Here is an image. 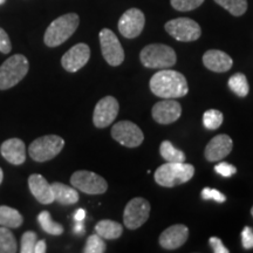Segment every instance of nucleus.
Listing matches in <instances>:
<instances>
[{
    "mask_svg": "<svg viewBox=\"0 0 253 253\" xmlns=\"http://www.w3.org/2000/svg\"><path fill=\"white\" fill-rule=\"evenodd\" d=\"M164 28L172 38L183 42L196 41L202 36L201 26L190 18L172 19L168 21Z\"/></svg>",
    "mask_w": 253,
    "mask_h": 253,
    "instance_id": "6e6552de",
    "label": "nucleus"
},
{
    "mask_svg": "<svg viewBox=\"0 0 253 253\" xmlns=\"http://www.w3.org/2000/svg\"><path fill=\"white\" fill-rule=\"evenodd\" d=\"M209 243H210L211 248L213 249L214 253H229V250L223 245L221 240L219 238H217V237H211Z\"/></svg>",
    "mask_w": 253,
    "mask_h": 253,
    "instance_id": "e433bc0d",
    "label": "nucleus"
},
{
    "mask_svg": "<svg viewBox=\"0 0 253 253\" xmlns=\"http://www.w3.org/2000/svg\"><path fill=\"white\" fill-rule=\"evenodd\" d=\"M112 136L116 142L128 148H136L143 143L144 135L140 126L130 121H120L112 128Z\"/></svg>",
    "mask_w": 253,
    "mask_h": 253,
    "instance_id": "9b49d317",
    "label": "nucleus"
},
{
    "mask_svg": "<svg viewBox=\"0 0 253 253\" xmlns=\"http://www.w3.org/2000/svg\"><path fill=\"white\" fill-rule=\"evenodd\" d=\"M203 63L209 71L224 73L232 68L233 60L225 52L218 49H210L204 53Z\"/></svg>",
    "mask_w": 253,
    "mask_h": 253,
    "instance_id": "aec40b11",
    "label": "nucleus"
},
{
    "mask_svg": "<svg viewBox=\"0 0 253 253\" xmlns=\"http://www.w3.org/2000/svg\"><path fill=\"white\" fill-rule=\"evenodd\" d=\"M202 198L205 199V201L213 199V201L218 202V203H224V202L226 201L225 195H223L220 191H218L216 189L210 188H204L202 190Z\"/></svg>",
    "mask_w": 253,
    "mask_h": 253,
    "instance_id": "473e14b6",
    "label": "nucleus"
},
{
    "mask_svg": "<svg viewBox=\"0 0 253 253\" xmlns=\"http://www.w3.org/2000/svg\"><path fill=\"white\" fill-rule=\"evenodd\" d=\"M153 119L160 125H171L181 118L182 107L177 101L167 99L155 103L151 110Z\"/></svg>",
    "mask_w": 253,
    "mask_h": 253,
    "instance_id": "4468645a",
    "label": "nucleus"
},
{
    "mask_svg": "<svg viewBox=\"0 0 253 253\" xmlns=\"http://www.w3.org/2000/svg\"><path fill=\"white\" fill-rule=\"evenodd\" d=\"M99 37L101 52H102L104 60L114 67L121 65L125 61V50H123L121 42L115 36V33L109 28H103L100 32Z\"/></svg>",
    "mask_w": 253,
    "mask_h": 253,
    "instance_id": "9d476101",
    "label": "nucleus"
},
{
    "mask_svg": "<svg viewBox=\"0 0 253 253\" xmlns=\"http://www.w3.org/2000/svg\"><path fill=\"white\" fill-rule=\"evenodd\" d=\"M0 153L7 162L14 166H20L26 161V147L19 138H9L0 147Z\"/></svg>",
    "mask_w": 253,
    "mask_h": 253,
    "instance_id": "6ab92c4d",
    "label": "nucleus"
},
{
    "mask_svg": "<svg viewBox=\"0 0 253 253\" xmlns=\"http://www.w3.org/2000/svg\"><path fill=\"white\" fill-rule=\"evenodd\" d=\"M37 242H38V237L36 232H32V231H27V232H25L23 237H21L20 252L33 253Z\"/></svg>",
    "mask_w": 253,
    "mask_h": 253,
    "instance_id": "7c9ffc66",
    "label": "nucleus"
},
{
    "mask_svg": "<svg viewBox=\"0 0 253 253\" xmlns=\"http://www.w3.org/2000/svg\"><path fill=\"white\" fill-rule=\"evenodd\" d=\"M107 246L106 243L102 237H100L99 235H93L89 236V238L87 239L86 243V248H84V252L86 253H103L106 252Z\"/></svg>",
    "mask_w": 253,
    "mask_h": 253,
    "instance_id": "c756f323",
    "label": "nucleus"
},
{
    "mask_svg": "<svg viewBox=\"0 0 253 253\" xmlns=\"http://www.w3.org/2000/svg\"><path fill=\"white\" fill-rule=\"evenodd\" d=\"M5 1H6V0H0V5H2V4H4Z\"/></svg>",
    "mask_w": 253,
    "mask_h": 253,
    "instance_id": "79ce46f5",
    "label": "nucleus"
},
{
    "mask_svg": "<svg viewBox=\"0 0 253 253\" xmlns=\"http://www.w3.org/2000/svg\"><path fill=\"white\" fill-rule=\"evenodd\" d=\"M214 170L223 177H231L237 172V168L235 166H232V164L226 162L218 163L217 166L214 167Z\"/></svg>",
    "mask_w": 253,
    "mask_h": 253,
    "instance_id": "72a5a7b5",
    "label": "nucleus"
},
{
    "mask_svg": "<svg viewBox=\"0 0 253 253\" xmlns=\"http://www.w3.org/2000/svg\"><path fill=\"white\" fill-rule=\"evenodd\" d=\"M90 48L86 43H78L73 46L61 59L62 67L68 72H78L89 61Z\"/></svg>",
    "mask_w": 253,
    "mask_h": 253,
    "instance_id": "2eb2a0df",
    "label": "nucleus"
},
{
    "mask_svg": "<svg viewBox=\"0 0 253 253\" xmlns=\"http://www.w3.org/2000/svg\"><path fill=\"white\" fill-rule=\"evenodd\" d=\"M95 231L103 239H118L122 236L123 226L118 221L110 219L100 220L95 226Z\"/></svg>",
    "mask_w": 253,
    "mask_h": 253,
    "instance_id": "4be33fe9",
    "label": "nucleus"
},
{
    "mask_svg": "<svg viewBox=\"0 0 253 253\" xmlns=\"http://www.w3.org/2000/svg\"><path fill=\"white\" fill-rule=\"evenodd\" d=\"M11 49L12 45L7 33L0 27V52L4 53V54H7V53L11 52Z\"/></svg>",
    "mask_w": 253,
    "mask_h": 253,
    "instance_id": "c9c22d12",
    "label": "nucleus"
},
{
    "mask_svg": "<svg viewBox=\"0 0 253 253\" xmlns=\"http://www.w3.org/2000/svg\"><path fill=\"white\" fill-rule=\"evenodd\" d=\"M150 214V204L147 199L137 197L132 198L125 209L123 221L129 230H136L141 227L148 220Z\"/></svg>",
    "mask_w": 253,
    "mask_h": 253,
    "instance_id": "1a4fd4ad",
    "label": "nucleus"
},
{
    "mask_svg": "<svg viewBox=\"0 0 253 253\" xmlns=\"http://www.w3.org/2000/svg\"><path fill=\"white\" fill-rule=\"evenodd\" d=\"M84 218H86V211H84V209H79V210H77V212L74 214L75 221H84Z\"/></svg>",
    "mask_w": 253,
    "mask_h": 253,
    "instance_id": "58836bf2",
    "label": "nucleus"
},
{
    "mask_svg": "<svg viewBox=\"0 0 253 253\" xmlns=\"http://www.w3.org/2000/svg\"><path fill=\"white\" fill-rule=\"evenodd\" d=\"M84 231V223H82V221H77V224H75V227H74V232L78 233V235H82Z\"/></svg>",
    "mask_w": 253,
    "mask_h": 253,
    "instance_id": "ea45409f",
    "label": "nucleus"
},
{
    "mask_svg": "<svg viewBox=\"0 0 253 253\" xmlns=\"http://www.w3.org/2000/svg\"><path fill=\"white\" fill-rule=\"evenodd\" d=\"M171 6L177 11L188 12L199 7L204 2V0H170Z\"/></svg>",
    "mask_w": 253,
    "mask_h": 253,
    "instance_id": "2f4dec72",
    "label": "nucleus"
},
{
    "mask_svg": "<svg viewBox=\"0 0 253 253\" xmlns=\"http://www.w3.org/2000/svg\"><path fill=\"white\" fill-rule=\"evenodd\" d=\"M195 175V168L185 162H168L155 171V181L164 188L184 184Z\"/></svg>",
    "mask_w": 253,
    "mask_h": 253,
    "instance_id": "f03ea898",
    "label": "nucleus"
},
{
    "mask_svg": "<svg viewBox=\"0 0 253 253\" xmlns=\"http://www.w3.org/2000/svg\"><path fill=\"white\" fill-rule=\"evenodd\" d=\"M233 148V142L230 136L220 134L209 142L205 148V158L209 162H218L225 158Z\"/></svg>",
    "mask_w": 253,
    "mask_h": 253,
    "instance_id": "dca6fc26",
    "label": "nucleus"
},
{
    "mask_svg": "<svg viewBox=\"0 0 253 253\" xmlns=\"http://www.w3.org/2000/svg\"><path fill=\"white\" fill-rule=\"evenodd\" d=\"M46 242L45 240H38L36 248H34V252L36 253H45L46 252Z\"/></svg>",
    "mask_w": 253,
    "mask_h": 253,
    "instance_id": "4c0bfd02",
    "label": "nucleus"
},
{
    "mask_svg": "<svg viewBox=\"0 0 253 253\" xmlns=\"http://www.w3.org/2000/svg\"><path fill=\"white\" fill-rule=\"evenodd\" d=\"M30 63L26 56L12 55L0 66V89H9L26 77Z\"/></svg>",
    "mask_w": 253,
    "mask_h": 253,
    "instance_id": "39448f33",
    "label": "nucleus"
},
{
    "mask_svg": "<svg viewBox=\"0 0 253 253\" xmlns=\"http://www.w3.org/2000/svg\"><path fill=\"white\" fill-rule=\"evenodd\" d=\"M71 183L75 189L87 195H101L108 189V183L103 177L87 170L75 171L71 177Z\"/></svg>",
    "mask_w": 253,
    "mask_h": 253,
    "instance_id": "0eeeda50",
    "label": "nucleus"
},
{
    "mask_svg": "<svg viewBox=\"0 0 253 253\" xmlns=\"http://www.w3.org/2000/svg\"><path fill=\"white\" fill-rule=\"evenodd\" d=\"M65 141L58 135L41 136L33 141L28 148V154L36 162H47L53 160L63 149Z\"/></svg>",
    "mask_w": 253,
    "mask_h": 253,
    "instance_id": "423d86ee",
    "label": "nucleus"
},
{
    "mask_svg": "<svg viewBox=\"0 0 253 253\" xmlns=\"http://www.w3.org/2000/svg\"><path fill=\"white\" fill-rule=\"evenodd\" d=\"M28 186L32 195L41 204H52L54 202V195H53L52 184L46 181L43 176L39 173H33L28 178Z\"/></svg>",
    "mask_w": 253,
    "mask_h": 253,
    "instance_id": "a211bd4d",
    "label": "nucleus"
},
{
    "mask_svg": "<svg viewBox=\"0 0 253 253\" xmlns=\"http://www.w3.org/2000/svg\"><path fill=\"white\" fill-rule=\"evenodd\" d=\"M80 24V18L75 13L63 14L47 27L45 32L43 41L48 47H56L62 45L66 40H68L75 31L78 30Z\"/></svg>",
    "mask_w": 253,
    "mask_h": 253,
    "instance_id": "7ed1b4c3",
    "label": "nucleus"
},
{
    "mask_svg": "<svg viewBox=\"0 0 253 253\" xmlns=\"http://www.w3.org/2000/svg\"><path fill=\"white\" fill-rule=\"evenodd\" d=\"M242 244L246 250L253 249V230L250 226H245L242 232Z\"/></svg>",
    "mask_w": 253,
    "mask_h": 253,
    "instance_id": "f704fd0d",
    "label": "nucleus"
},
{
    "mask_svg": "<svg viewBox=\"0 0 253 253\" xmlns=\"http://www.w3.org/2000/svg\"><path fill=\"white\" fill-rule=\"evenodd\" d=\"M140 59L144 67L153 69L171 68L177 61L175 50L163 43L145 46L141 50Z\"/></svg>",
    "mask_w": 253,
    "mask_h": 253,
    "instance_id": "20e7f679",
    "label": "nucleus"
},
{
    "mask_svg": "<svg viewBox=\"0 0 253 253\" xmlns=\"http://www.w3.org/2000/svg\"><path fill=\"white\" fill-rule=\"evenodd\" d=\"M251 214H252V217H253V207H252V209H251Z\"/></svg>",
    "mask_w": 253,
    "mask_h": 253,
    "instance_id": "37998d69",
    "label": "nucleus"
},
{
    "mask_svg": "<svg viewBox=\"0 0 253 253\" xmlns=\"http://www.w3.org/2000/svg\"><path fill=\"white\" fill-rule=\"evenodd\" d=\"M189 229L183 224H176L164 230L160 236V245L163 249L175 250L181 248L188 240Z\"/></svg>",
    "mask_w": 253,
    "mask_h": 253,
    "instance_id": "f3484780",
    "label": "nucleus"
},
{
    "mask_svg": "<svg viewBox=\"0 0 253 253\" xmlns=\"http://www.w3.org/2000/svg\"><path fill=\"white\" fill-rule=\"evenodd\" d=\"M223 113L217 109H209L203 115V125L209 130H216L223 123Z\"/></svg>",
    "mask_w": 253,
    "mask_h": 253,
    "instance_id": "c85d7f7f",
    "label": "nucleus"
},
{
    "mask_svg": "<svg viewBox=\"0 0 253 253\" xmlns=\"http://www.w3.org/2000/svg\"><path fill=\"white\" fill-rule=\"evenodd\" d=\"M150 89L153 94L162 99H178L188 94L189 87L184 75L166 68L153 75Z\"/></svg>",
    "mask_w": 253,
    "mask_h": 253,
    "instance_id": "f257e3e1",
    "label": "nucleus"
},
{
    "mask_svg": "<svg viewBox=\"0 0 253 253\" xmlns=\"http://www.w3.org/2000/svg\"><path fill=\"white\" fill-rule=\"evenodd\" d=\"M38 221H39L40 226L45 232L49 233L52 236H60L63 233V226L61 224L55 223L54 220L50 217V213L48 211H42L38 216Z\"/></svg>",
    "mask_w": 253,
    "mask_h": 253,
    "instance_id": "a878e982",
    "label": "nucleus"
},
{
    "mask_svg": "<svg viewBox=\"0 0 253 253\" xmlns=\"http://www.w3.org/2000/svg\"><path fill=\"white\" fill-rule=\"evenodd\" d=\"M119 109V102L115 97L106 96L101 99L94 109V126L97 128H106V126H110L118 118Z\"/></svg>",
    "mask_w": 253,
    "mask_h": 253,
    "instance_id": "ddd939ff",
    "label": "nucleus"
},
{
    "mask_svg": "<svg viewBox=\"0 0 253 253\" xmlns=\"http://www.w3.org/2000/svg\"><path fill=\"white\" fill-rule=\"evenodd\" d=\"M214 1L235 17H240L248 9V0H214Z\"/></svg>",
    "mask_w": 253,
    "mask_h": 253,
    "instance_id": "cd10ccee",
    "label": "nucleus"
},
{
    "mask_svg": "<svg viewBox=\"0 0 253 253\" xmlns=\"http://www.w3.org/2000/svg\"><path fill=\"white\" fill-rule=\"evenodd\" d=\"M24 218L19 213L18 210L13 208L2 205L0 207V226L8 227V229H15L23 225Z\"/></svg>",
    "mask_w": 253,
    "mask_h": 253,
    "instance_id": "5701e85b",
    "label": "nucleus"
},
{
    "mask_svg": "<svg viewBox=\"0 0 253 253\" xmlns=\"http://www.w3.org/2000/svg\"><path fill=\"white\" fill-rule=\"evenodd\" d=\"M2 178H4V173H2V170H1V168H0V184H1V182H2Z\"/></svg>",
    "mask_w": 253,
    "mask_h": 253,
    "instance_id": "a19ab883",
    "label": "nucleus"
},
{
    "mask_svg": "<svg viewBox=\"0 0 253 253\" xmlns=\"http://www.w3.org/2000/svg\"><path fill=\"white\" fill-rule=\"evenodd\" d=\"M18 251L17 240L8 227H0V253H14Z\"/></svg>",
    "mask_w": 253,
    "mask_h": 253,
    "instance_id": "bb28decb",
    "label": "nucleus"
},
{
    "mask_svg": "<svg viewBox=\"0 0 253 253\" xmlns=\"http://www.w3.org/2000/svg\"><path fill=\"white\" fill-rule=\"evenodd\" d=\"M229 87L239 97L248 96L250 91L249 81L243 73H236L229 79Z\"/></svg>",
    "mask_w": 253,
    "mask_h": 253,
    "instance_id": "b1692460",
    "label": "nucleus"
},
{
    "mask_svg": "<svg viewBox=\"0 0 253 253\" xmlns=\"http://www.w3.org/2000/svg\"><path fill=\"white\" fill-rule=\"evenodd\" d=\"M145 24L143 12L138 8H129L119 20V31L126 39H134L142 33Z\"/></svg>",
    "mask_w": 253,
    "mask_h": 253,
    "instance_id": "f8f14e48",
    "label": "nucleus"
},
{
    "mask_svg": "<svg viewBox=\"0 0 253 253\" xmlns=\"http://www.w3.org/2000/svg\"><path fill=\"white\" fill-rule=\"evenodd\" d=\"M160 153L167 162H185L186 156L182 150L176 149L170 141H163L161 143Z\"/></svg>",
    "mask_w": 253,
    "mask_h": 253,
    "instance_id": "393cba45",
    "label": "nucleus"
},
{
    "mask_svg": "<svg viewBox=\"0 0 253 253\" xmlns=\"http://www.w3.org/2000/svg\"><path fill=\"white\" fill-rule=\"evenodd\" d=\"M54 202H59L62 205L75 204L79 201V192L74 186H68L63 183L55 182L52 184Z\"/></svg>",
    "mask_w": 253,
    "mask_h": 253,
    "instance_id": "412c9836",
    "label": "nucleus"
}]
</instances>
